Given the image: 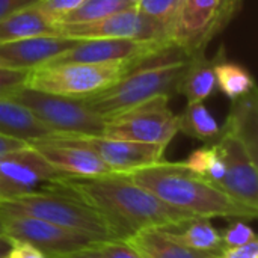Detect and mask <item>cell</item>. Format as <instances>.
I'll return each mask as SVG.
<instances>
[{"instance_id":"f1b7e54d","label":"cell","mask_w":258,"mask_h":258,"mask_svg":"<svg viewBox=\"0 0 258 258\" xmlns=\"http://www.w3.org/2000/svg\"><path fill=\"white\" fill-rule=\"evenodd\" d=\"M224 248H236L257 240L254 230L245 221H234L225 230L221 231Z\"/></svg>"},{"instance_id":"4fadbf2b","label":"cell","mask_w":258,"mask_h":258,"mask_svg":"<svg viewBox=\"0 0 258 258\" xmlns=\"http://www.w3.org/2000/svg\"><path fill=\"white\" fill-rule=\"evenodd\" d=\"M27 145L65 177L92 178L112 174L109 166L91 148L71 136H50Z\"/></svg>"},{"instance_id":"7402d4cb","label":"cell","mask_w":258,"mask_h":258,"mask_svg":"<svg viewBox=\"0 0 258 258\" xmlns=\"http://www.w3.org/2000/svg\"><path fill=\"white\" fill-rule=\"evenodd\" d=\"M213 65L215 59H207L204 53L192 57L180 86V94L186 97L187 103H204L218 92Z\"/></svg>"},{"instance_id":"9c48e42d","label":"cell","mask_w":258,"mask_h":258,"mask_svg":"<svg viewBox=\"0 0 258 258\" xmlns=\"http://www.w3.org/2000/svg\"><path fill=\"white\" fill-rule=\"evenodd\" d=\"M0 216L3 219L5 234L12 242L27 243L41 251L47 258L63 257L79 251L98 248L103 242H106L32 216L2 212Z\"/></svg>"},{"instance_id":"ba28073f","label":"cell","mask_w":258,"mask_h":258,"mask_svg":"<svg viewBox=\"0 0 258 258\" xmlns=\"http://www.w3.org/2000/svg\"><path fill=\"white\" fill-rule=\"evenodd\" d=\"M177 133L178 115L169 109V98L159 97L109 116L103 136L168 147Z\"/></svg>"},{"instance_id":"5b68a950","label":"cell","mask_w":258,"mask_h":258,"mask_svg":"<svg viewBox=\"0 0 258 258\" xmlns=\"http://www.w3.org/2000/svg\"><path fill=\"white\" fill-rule=\"evenodd\" d=\"M9 98L26 106L56 136H103L107 118L77 97H65L23 86Z\"/></svg>"},{"instance_id":"d4e9b609","label":"cell","mask_w":258,"mask_h":258,"mask_svg":"<svg viewBox=\"0 0 258 258\" xmlns=\"http://www.w3.org/2000/svg\"><path fill=\"white\" fill-rule=\"evenodd\" d=\"M181 165L215 186H219L225 177V162L218 144H209L192 151Z\"/></svg>"},{"instance_id":"1f68e13d","label":"cell","mask_w":258,"mask_h":258,"mask_svg":"<svg viewBox=\"0 0 258 258\" xmlns=\"http://www.w3.org/2000/svg\"><path fill=\"white\" fill-rule=\"evenodd\" d=\"M219 258H258V242H249L236 248H224Z\"/></svg>"},{"instance_id":"3957f363","label":"cell","mask_w":258,"mask_h":258,"mask_svg":"<svg viewBox=\"0 0 258 258\" xmlns=\"http://www.w3.org/2000/svg\"><path fill=\"white\" fill-rule=\"evenodd\" d=\"M128 177L163 203L201 218L255 219L258 210L228 197L218 186L186 169L181 162L147 166L128 172Z\"/></svg>"},{"instance_id":"30bf717a","label":"cell","mask_w":258,"mask_h":258,"mask_svg":"<svg viewBox=\"0 0 258 258\" xmlns=\"http://www.w3.org/2000/svg\"><path fill=\"white\" fill-rule=\"evenodd\" d=\"M57 33L74 39H135V41H171L169 33L153 18L141 12L135 5L101 20L57 27Z\"/></svg>"},{"instance_id":"836d02e7","label":"cell","mask_w":258,"mask_h":258,"mask_svg":"<svg viewBox=\"0 0 258 258\" xmlns=\"http://www.w3.org/2000/svg\"><path fill=\"white\" fill-rule=\"evenodd\" d=\"M38 0H0V20L23 9L30 5H33Z\"/></svg>"},{"instance_id":"484cf974","label":"cell","mask_w":258,"mask_h":258,"mask_svg":"<svg viewBox=\"0 0 258 258\" xmlns=\"http://www.w3.org/2000/svg\"><path fill=\"white\" fill-rule=\"evenodd\" d=\"M130 6H135V5L128 0H85L74 11L63 15L56 23V29L60 26L92 23V21L101 20L107 15H112L118 11L127 9Z\"/></svg>"},{"instance_id":"603a6c76","label":"cell","mask_w":258,"mask_h":258,"mask_svg":"<svg viewBox=\"0 0 258 258\" xmlns=\"http://www.w3.org/2000/svg\"><path fill=\"white\" fill-rule=\"evenodd\" d=\"M178 132L206 144H216L222 136V128L204 103H187L178 115Z\"/></svg>"},{"instance_id":"ffe728a7","label":"cell","mask_w":258,"mask_h":258,"mask_svg":"<svg viewBox=\"0 0 258 258\" xmlns=\"http://www.w3.org/2000/svg\"><path fill=\"white\" fill-rule=\"evenodd\" d=\"M38 35H59L57 29L33 6L23 8L0 20V44Z\"/></svg>"},{"instance_id":"2e32d148","label":"cell","mask_w":258,"mask_h":258,"mask_svg":"<svg viewBox=\"0 0 258 258\" xmlns=\"http://www.w3.org/2000/svg\"><path fill=\"white\" fill-rule=\"evenodd\" d=\"M83 39L63 35H38L0 44V65L30 71L47 65L60 53L76 47Z\"/></svg>"},{"instance_id":"8992f818","label":"cell","mask_w":258,"mask_h":258,"mask_svg":"<svg viewBox=\"0 0 258 258\" xmlns=\"http://www.w3.org/2000/svg\"><path fill=\"white\" fill-rule=\"evenodd\" d=\"M130 62L59 63L30 70L26 86L65 97H86L103 91L128 71Z\"/></svg>"},{"instance_id":"8d00e7d4","label":"cell","mask_w":258,"mask_h":258,"mask_svg":"<svg viewBox=\"0 0 258 258\" xmlns=\"http://www.w3.org/2000/svg\"><path fill=\"white\" fill-rule=\"evenodd\" d=\"M12 243L14 242L8 236H0V258H3L6 255V252L11 249Z\"/></svg>"},{"instance_id":"4dcf8cb0","label":"cell","mask_w":258,"mask_h":258,"mask_svg":"<svg viewBox=\"0 0 258 258\" xmlns=\"http://www.w3.org/2000/svg\"><path fill=\"white\" fill-rule=\"evenodd\" d=\"M97 251L103 258H144L124 240H106L97 248Z\"/></svg>"},{"instance_id":"ab89813d","label":"cell","mask_w":258,"mask_h":258,"mask_svg":"<svg viewBox=\"0 0 258 258\" xmlns=\"http://www.w3.org/2000/svg\"><path fill=\"white\" fill-rule=\"evenodd\" d=\"M0 67H2V65H0Z\"/></svg>"},{"instance_id":"74e56055","label":"cell","mask_w":258,"mask_h":258,"mask_svg":"<svg viewBox=\"0 0 258 258\" xmlns=\"http://www.w3.org/2000/svg\"><path fill=\"white\" fill-rule=\"evenodd\" d=\"M0 236H6V234H5V225H3V219H2V216H0Z\"/></svg>"},{"instance_id":"cb8c5ba5","label":"cell","mask_w":258,"mask_h":258,"mask_svg":"<svg viewBox=\"0 0 258 258\" xmlns=\"http://www.w3.org/2000/svg\"><path fill=\"white\" fill-rule=\"evenodd\" d=\"M215 76L218 91H221L231 101L242 98L255 91V82L248 68L237 62L215 57Z\"/></svg>"},{"instance_id":"ac0fdd59","label":"cell","mask_w":258,"mask_h":258,"mask_svg":"<svg viewBox=\"0 0 258 258\" xmlns=\"http://www.w3.org/2000/svg\"><path fill=\"white\" fill-rule=\"evenodd\" d=\"M0 135L26 144L56 136L26 106L12 98H0Z\"/></svg>"},{"instance_id":"f546056e","label":"cell","mask_w":258,"mask_h":258,"mask_svg":"<svg viewBox=\"0 0 258 258\" xmlns=\"http://www.w3.org/2000/svg\"><path fill=\"white\" fill-rule=\"evenodd\" d=\"M29 71L0 67V98H9L18 89L26 86Z\"/></svg>"},{"instance_id":"4316f807","label":"cell","mask_w":258,"mask_h":258,"mask_svg":"<svg viewBox=\"0 0 258 258\" xmlns=\"http://www.w3.org/2000/svg\"><path fill=\"white\" fill-rule=\"evenodd\" d=\"M181 3L183 0H139L136 6L141 9V12L157 21L171 36V30Z\"/></svg>"},{"instance_id":"7c38bea8","label":"cell","mask_w":258,"mask_h":258,"mask_svg":"<svg viewBox=\"0 0 258 258\" xmlns=\"http://www.w3.org/2000/svg\"><path fill=\"white\" fill-rule=\"evenodd\" d=\"M225 162V177L219 189L237 203L258 210L257 157L236 136L222 132L216 142Z\"/></svg>"},{"instance_id":"d590c367","label":"cell","mask_w":258,"mask_h":258,"mask_svg":"<svg viewBox=\"0 0 258 258\" xmlns=\"http://www.w3.org/2000/svg\"><path fill=\"white\" fill-rule=\"evenodd\" d=\"M57 258H103L100 255V252L97 251V248H92V249H85V251H79V252H74V254H70V255H63V257Z\"/></svg>"},{"instance_id":"d6986e66","label":"cell","mask_w":258,"mask_h":258,"mask_svg":"<svg viewBox=\"0 0 258 258\" xmlns=\"http://www.w3.org/2000/svg\"><path fill=\"white\" fill-rule=\"evenodd\" d=\"M124 242L133 246L144 258H219V254L203 252L183 246L168 239L156 228L142 230Z\"/></svg>"},{"instance_id":"9a60e30c","label":"cell","mask_w":258,"mask_h":258,"mask_svg":"<svg viewBox=\"0 0 258 258\" xmlns=\"http://www.w3.org/2000/svg\"><path fill=\"white\" fill-rule=\"evenodd\" d=\"M91 148L112 172L128 174L165 160L166 147L142 144L107 136H71Z\"/></svg>"},{"instance_id":"f35d334b","label":"cell","mask_w":258,"mask_h":258,"mask_svg":"<svg viewBox=\"0 0 258 258\" xmlns=\"http://www.w3.org/2000/svg\"><path fill=\"white\" fill-rule=\"evenodd\" d=\"M128 2H132L133 5H138L139 3V0H128Z\"/></svg>"},{"instance_id":"e575fe53","label":"cell","mask_w":258,"mask_h":258,"mask_svg":"<svg viewBox=\"0 0 258 258\" xmlns=\"http://www.w3.org/2000/svg\"><path fill=\"white\" fill-rule=\"evenodd\" d=\"M26 147H27V144L23 142V141H18V139H14V138H8L5 135H0V157H3L6 154H11L14 151L23 150Z\"/></svg>"},{"instance_id":"6da1fadb","label":"cell","mask_w":258,"mask_h":258,"mask_svg":"<svg viewBox=\"0 0 258 258\" xmlns=\"http://www.w3.org/2000/svg\"><path fill=\"white\" fill-rule=\"evenodd\" d=\"M56 184L95 209L106 219L116 240H127L142 230L162 228L194 216L138 186L128 174L112 172L92 178L63 177Z\"/></svg>"},{"instance_id":"8fae6325","label":"cell","mask_w":258,"mask_h":258,"mask_svg":"<svg viewBox=\"0 0 258 258\" xmlns=\"http://www.w3.org/2000/svg\"><path fill=\"white\" fill-rule=\"evenodd\" d=\"M63 177L27 145L0 157V203L47 189Z\"/></svg>"},{"instance_id":"e0dca14e","label":"cell","mask_w":258,"mask_h":258,"mask_svg":"<svg viewBox=\"0 0 258 258\" xmlns=\"http://www.w3.org/2000/svg\"><path fill=\"white\" fill-rule=\"evenodd\" d=\"M156 230H159L168 239L197 251L221 254L224 249L221 231L210 224L209 218L192 216Z\"/></svg>"},{"instance_id":"5bb4252c","label":"cell","mask_w":258,"mask_h":258,"mask_svg":"<svg viewBox=\"0 0 258 258\" xmlns=\"http://www.w3.org/2000/svg\"><path fill=\"white\" fill-rule=\"evenodd\" d=\"M166 42L168 41H135V39H113V38L85 39L80 41L76 47L56 56L47 65L133 62L160 48Z\"/></svg>"},{"instance_id":"52a82bcc","label":"cell","mask_w":258,"mask_h":258,"mask_svg":"<svg viewBox=\"0 0 258 258\" xmlns=\"http://www.w3.org/2000/svg\"><path fill=\"white\" fill-rule=\"evenodd\" d=\"M243 0H183L169 39L192 57L237 17Z\"/></svg>"},{"instance_id":"7a4b0ae2","label":"cell","mask_w":258,"mask_h":258,"mask_svg":"<svg viewBox=\"0 0 258 258\" xmlns=\"http://www.w3.org/2000/svg\"><path fill=\"white\" fill-rule=\"evenodd\" d=\"M190 60L187 51L168 41L160 48L130 62L128 71L115 83L82 100L92 110L109 118L159 97L171 98L180 94Z\"/></svg>"},{"instance_id":"277c9868","label":"cell","mask_w":258,"mask_h":258,"mask_svg":"<svg viewBox=\"0 0 258 258\" xmlns=\"http://www.w3.org/2000/svg\"><path fill=\"white\" fill-rule=\"evenodd\" d=\"M0 212L32 216L101 240H116L109 224L95 209L56 183L47 189L0 203Z\"/></svg>"},{"instance_id":"83f0119b","label":"cell","mask_w":258,"mask_h":258,"mask_svg":"<svg viewBox=\"0 0 258 258\" xmlns=\"http://www.w3.org/2000/svg\"><path fill=\"white\" fill-rule=\"evenodd\" d=\"M85 0H38L33 6L56 27V23L77 6H80Z\"/></svg>"},{"instance_id":"44dd1931","label":"cell","mask_w":258,"mask_h":258,"mask_svg":"<svg viewBox=\"0 0 258 258\" xmlns=\"http://www.w3.org/2000/svg\"><path fill=\"white\" fill-rule=\"evenodd\" d=\"M222 132L239 138L254 157H257V94L255 91L237 98L231 104Z\"/></svg>"},{"instance_id":"d6a6232c","label":"cell","mask_w":258,"mask_h":258,"mask_svg":"<svg viewBox=\"0 0 258 258\" xmlns=\"http://www.w3.org/2000/svg\"><path fill=\"white\" fill-rule=\"evenodd\" d=\"M3 258H47L41 251H38L36 248L27 245V243H21V242H14L11 249L6 252V255Z\"/></svg>"}]
</instances>
